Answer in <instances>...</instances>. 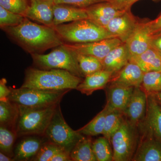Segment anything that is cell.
I'll return each mask as SVG.
<instances>
[{
    "label": "cell",
    "instance_id": "obj_43",
    "mask_svg": "<svg viewBox=\"0 0 161 161\" xmlns=\"http://www.w3.org/2000/svg\"><path fill=\"white\" fill-rule=\"evenodd\" d=\"M153 94H154L157 100L158 101V103H159L161 106V92Z\"/></svg>",
    "mask_w": 161,
    "mask_h": 161
},
{
    "label": "cell",
    "instance_id": "obj_11",
    "mask_svg": "<svg viewBox=\"0 0 161 161\" xmlns=\"http://www.w3.org/2000/svg\"><path fill=\"white\" fill-rule=\"evenodd\" d=\"M147 94L141 87H135L124 112V115L134 126L138 127L147 112Z\"/></svg>",
    "mask_w": 161,
    "mask_h": 161
},
{
    "label": "cell",
    "instance_id": "obj_37",
    "mask_svg": "<svg viewBox=\"0 0 161 161\" xmlns=\"http://www.w3.org/2000/svg\"><path fill=\"white\" fill-rule=\"evenodd\" d=\"M151 47L161 55V32L153 35Z\"/></svg>",
    "mask_w": 161,
    "mask_h": 161
},
{
    "label": "cell",
    "instance_id": "obj_28",
    "mask_svg": "<svg viewBox=\"0 0 161 161\" xmlns=\"http://www.w3.org/2000/svg\"><path fill=\"white\" fill-rule=\"evenodd\" d=\"M75 53L79 68L84 77L103 69L102 63L99 59L90 55Z\"/></svg>",
    "mask_w": 161,
    "mask_h": 161
},
{
    "label": "cell",
    "instance_id": "obj_3",
    "mask_svg": "<svg viewBox=\"0 0 161 161\" xmlns=\"http://www.w3.org/2000/svg\"><path fill=\"white\" fill-rule=\"evenodd\" d=\"M64 43H82L113 38L106 29L89 19L53 26Z\"/></svg>",
    "mask_w": 161,
    "mask_h": 161
},
{
    "label": "cell",
    "instance_id": "obj_7",
    "mask_svg": "<svg viewBox=\"0 0 161 161\" xmlns=\"http://www.w3.org/2000/svg\"><path fill=\"white\" fill-rule=\"evenodd\" d=\"M43 136L48 142L58 145L70 154L76 144L84 136L77 130H73L67 124L59 104Z\"/></svg>",
    "mask_w": 161,
    "mask_h": 161
},
{
    "label": "cell",
    "instance_id": "obj_31",
    "mask_svg": "<svg viewBox=\"0 0 161 161\" xmlns=\"http://www.w3.org/2000/svg\"><path fill=\"white\" fill-rule=\"evenodd\" d=\"M17 137L16 133L13 130L7 127H0V150L1 152L10 157L14 156L13 150L15 141Z\"/></svg>",
    "mask_w": 161,
    "mask_h": 161
},
{
    "label": "cell",
    "instance_id": "obj_39",
    "mask_svg": "<svg viewBox=\"0 0 161 161\" xmlns=\"http://www.w3.org/2000/svg\"><path fill=\"white\" fill-rule=\"evenodd\" d=\"M149 26L153 35L161 31V14L156 19L149 21Z\"/></svg>",
    "mask_w": 161,
    "mask_h": 161
},
{
    "label": "cell",
    "instance_id": "obj_38",
    "mask_svg": "<svg viewBox=\"0 0 161 161\" xmlns=\"http://www.w3.org/2000/svg\"><path fill=\"white\" fill-rule=\"evenodd\" d=\"M72 161L70 154L64 150H62L57 153L50 161Z\"/></svg>",
    "mask_w": 161,
    "mask_h": 161
},
{
    "label": "cell",
    "instance_id": "obj_21",
    "mask_svg": "<svg viewBox=\"0 0 161 161\" xmlns=\"http://www.w3.org/2000/svg\"><path fill=\"white\" fill-rule=\"evenodd\" d=\"M53 14L54 26L65 23L88 19L85 8L64 4H54Z\"/></svg>",
    "mask_w": 161,
    "mask_h": 161
},
{
    "label": "cell",
    "instance_id": "obj_41",
    "mask_svg": "<svg viewBox=\"0 0 161 161\" xmlns=\"http://www.w3.org/2000/svg\"><path fill=\"white\" fill-rule=\"evenodd\" d=\"M139 0H128L127 3L125 4L124 6V9H131V6H132L134 3H136L137 1ZM153 1H158L160 0H153Z\"/></svg>",
    "mask_w": 161,
    "mask_h": 161
},
{
    "label": "cell",
    "instance_id": "obj_10",
    "mask_svg": "<svg viewBox=\"0 0 161 161\" xmlns=\"http://www.w3.org/2000/svg\"><path fill=\"white\" fill-rule=\"evenodd\" d=\"M142 136L132 158L134 161H161V143L149 130L140 125Z\"/></svg>",
    "mask_w": 161,
    "mask_h": 161
},
{
    "label": "cell",
    "instance_id": "obj_36",
    "mask_svg": "<svg viewBox=\"0 0 161 161\" xmlns=\"http://www.w3.org/2000/svg\"><path fill=\"white\" fill-rule=\"evenodd\" d=\"M6 78H2L0 80V101H6L8 100L11 90L10 87L6 86Z\"/></svg>",
    "mask_w": 161,
    "mask_h": 161
},
{
    "label": "cell",
    "instance_id": "obj_15",
    "mask_svg": "<svg viewBox=\"0 0 161 161\" xmlns=\"http://www.w3.org/2000/svg\"><path fill=\"white\" fill-rule=\"evenodd\" d=\"M140 125L150 131L161 143V106L154 94H147L146 116Z\"/></svg>",
    "mask_w": 161,
    "mask_h": 161
},
{
    "label": "cell",
    "instance_id": "obj_4",
    "mask_svg": "<svg viewBox=\"0 0 161 161\" xmlns=\"http://www.w3.org/2000/svg\"><path fill=\"white\" fill-rule=\"evenodd\" d=\"M58 105L42 108L19 105V117L15 129L17 137L43 136Z\"/></svg>",
    "mask_w": 161,
    "mask_h": 161
},
{
    "label": "cell",
    "instance_id": "obj_22",
    "mask_svg": "<svg viewBox=\"0 0 161 161\" xmlns=\"http://www.w3.org/2000/svg\"><path fill=\"white\" fill-rule=\"evenodd\" d=\"M44 142L40 137L34 136L23 139L15 147L14 159L18 161L33 159Z\"/></svg>",
    "mask_w": 161,
    "mask_h": 161
},
{
    "label": "cell",
    "instance_id": "obj_14",
    "mask_svg": "<svg viewBox=\"0 0 161 161\" xmlns=\"http://www.w3.org/2000/svg\"><path fill=\"white\" fill-rule=\"evenodd\" d=\"M85 9L88 19L105 28L114 18L127 10L120 9L108 1L96 3Z\"/></svg>",
    "mask_w": 161,
    "mask_h": 161
},
{
    "label": "cell",
    "instance_id": "obj_20",
    "mask_svg": "<svg viewBox=\"0 0 161 161\" xmlns=\"http://www.w3.org/2000/svg\"><path fill=\"white\" fill-rule=\"evenodd\" d=\"M113 76L111 72L103 69L101 70L85 77L76 90L87 96L92 95L95 91L104 89Z\"/></svg>",
    "mask_w": 161,
    "mask_h": 161
},
{
    "label": "cell",
    "instance_id": "obj_16",
    "mask_svg": "<svg viewBox=\"0 0 161 161\" xmlns=\"http://www.w3.org/2000/svg\"><path fill=\"white\" fill-rule=\"evenodd\" d=\"M53 0H30L25 17L53 27Z\"/></svg>",
    "mask_w": 161,
    "mask_h": 161
},
{
    "label": "cell",
    "instance_id": "obj_19",
    "mask_svg": "<svg viewBox=\"0 0 161 161\" xmlns=\"http://www.w3.org/2000/svg\"><path fill=\"white\" fill-rule=\"evenodd\" d=\"M130 53L125 43L116 47L102 61L103 69L113 75L118 73L130 61Z\"/></svg>",
    "mask_w": 161,
    "mask_h": 161
},
{
    "label": "cell",
    "instance_id": "obj_13",
    "mask_svg": "<svg viewBox=\"0 0 161 161\" xmlns=\"http://www.w3.org/2000/svg\"><path fill=\"white\" fill-rule=\"evenodd\" d=\"M152 36L148 22H139L125 42L130 57L138 56L150 48Z\"/></svg>",
    "mask_w": 161,
    "mask_h": 161
},
{
    "label": "cell",
    "instance_id": "obj_24",
    "mask_svg": "<svg viewBox=\"0 0 161 161\" xmlns=\"http://www.w3.org/2000/svg\"><path fill=\"white\" fill-rule=\"evenodd\" d=\"M19 114V105L8 99L0 101V125L15 132Z\"/></svg>",
    "mask_w": 161,
    "mask_h": 161
},
{
    "label": "cell",
    "instance_id": "obj_40",
    "mask_svg": "<svg viewBox=\"0 0 161 161\" xmlns=\"http://www.w3.org/2000/svg\"><path fill=\"white\" fill-rule=\"evenodd\" d=\"M127 1L128 0H108V2L112 3L116 7L120 9H124V6Z\"/></svg>",
    "mask_w": 161,
    "mask_h": 161
},
{
    "label": "cell",
    "instance_id": "obj_29",
    "mask_svg": "<svg viewBox=\"0 0 161 161\" xmlns=\"http://www.w3.org/2000/svg\"><path fill=\"white\" fill-rule=\"evenodd\" d=\"M110 142L103 136L93 142L92 148L97 161H113V151Z\"/></svg>",
    "mask_w": 161,
    "mask_h": 161
},
{
    "label": "cell",
    "instance_id": "obj_30",
    "mask_svg": "<svg viewBox=\"0 0 161 161\" xmlns=\"http://www.w3.org/2000/svg\"><path fill=\"white\" fill-rule=\"evenodd\" d=\"M142 88L147 94L161 92V70L144 73Z\"/></svg>",
    "mask_w": 161,
    "mask_h": 161
},
{
    "label": "cell",
    "instance_id": "obj_1",
    "mask_svg": "<svg viewBox=\"0 0 161 161\" xmlns=\"http://www.w3.org/2000/svg\"><path fill=\"white\" fill-rule=\"evenodd\" d=\"M1 29L31 54H41L64 43L53 27L33 23L26 17L17 26Z\"/></svg>",
    "mask_w": 161,
    "mask_h": 161
},
{
    "label": "cell",
    "instance_id": "obj_12",
    "mask_svg": "<svg viewBox=\"0 0 161 161\" xmlns=\"http://www.w3.org/2000/svg\"><path fill=\"white\" fill-rule=\"evenodd\" d=\"M139 23L131 13L130 9H127L122 14L114 18L105 29L113 37L118 38L122 42L125 43Z\"/></svg>",
    "mask_w": 161,
    "mask_h": 161
},
{
    "label": "cell",
    "instance_id": "obj_35",
    "mask_svg": "<svg viewBox=\"0 0 161 161\" xmlns=\"http://www.w3.org/2000/svg\"><path fill=\"white\" fill-rule=\"evenodd\" d=\"M108 0H53L55 4H64L78 8H86L96 3Z\"/></svg>",
    "mask_w": 161,
    "mask_h": 161
},
{
    "label": "cell",
    "instance_id": "obj_44",
    "mask_svg": "<svg viewBox=\"0 0 161 161\" xmlns=\"http://www.w3.org/2000/svg\"><path fill=\"white\" fill-rule=\"evenodd\" d=\"M160 32H161V31L160 32H158V33H160Z\"/></svg>",
    "mask_w": 161,
    "mask_h": 161
},
{
    "label": "cell",
    "instance_id": "obj_6",
    "mask_svg": "<svg viewBox=\"0 0 161 161\" xmlns=\"http://www.w3.org/2000/svg\"><path fill=\"white\" fill-rule=\"evenodd\" d=\"M10 89L9 100L18 105L32 108H46L59 104L63 96L70 91H47L23 87Z\"/></svg>",
    "mask_w": 161,
    "mask_h": 161
},
{
    "label": "cell",
    "instance_id": "obj_9",
    "mask_svg": "<svg viewBox=\"0 0 161 161\" xmlns=\"http://www.w3.org/2000/svg\"><path fill=\"white\" fill-rule=\"evenodd\" d=\"M123 42L118 38L113 37L104 40L82 43H66L64 44L73 51L93 56L102 61L112 49Z\"/></svg>",
    "mask_w": 161,
    "mask_h": 161
},
{
    "label": "cell",
    "instance_id": "obj_42",
    "mask_svg": "<svg viewBox=\"0 0 161 161\" xmlns=\"http://www.w3.org/2000/svg\"><path fill=\"white\" fill-rule=\"evenodd\" d=\"M0 161H15L14 158H12L9 156L6 155L3 152L0 153Z\"/></svg>",
    "mask_w": 161,
    "mask_h": 161
},
{
    "label": "cell",
    "instance_id": "obj_27",
    "mask_svg": "<svg viewBox=\"0 0 161 161\" xmlns=\"http://www.w3.org/2000/svg\"><path fill=\"white\" fill-rule=\"evenodd\" d=\"M124 116L123 112L112 109L108 107L103 135L110 141L112 135L119 129L122 123Z\"/></svg>",
    "mask_w": 161,
    "mask_h": 161
},
{
    "label": "cell",
    "instance_id": "obj_2",
    "mask_svg": "<svg viewBox=\"0 0 161 161\" xmlns=\"http://www.w3.org/2000/svg\"><path fill=\"white\" fill-rule=\"evenodd\" d=\"M82 80L65 70L29 68L26 70L21 87L47 91L71 90L76 89Z\"/></svg>",
    "mask_w": 161,
    "mask_h": 161
},
{
    "label": "cell",
    "instance_id": "obj_32",
    "mask_svg": "<svg viewBox=\"0 0 161 161\" xmlns=\"http://www.w3.org/2000/svg\"><path fill=\"white\" fill-rule=\"evenodd\" d=\"M25 17L14 13L0 6V26L3 28L7 26H17L23 22Z\"/></svg>",
    "mask_w": 161,
    "mask_h": 161
},
{
    "label": "cell",
    "instance_id": "obj_23",
    "mask_svg": "<svg viewBox=\"0 0 161 161\" xmlns=\"http://www.w3.org/2000/svg\"><path fill=\"white\" fill-rule=\"evenodd\" d=\"M129 61L137 64L144 73L161 70V55L151 47L140 55L130 57Z\"/></svg>",
    "mask_w": 161,
    "mask_h": 161
},
{
    "label": "cell",
    "instance_id": "obj_34",
    "mask_svg": "<svg viewBox=\"0 0 161 161\" xmlns=\"http://www.w3.org/2000/svg\"><path fill=\"white\" fill-rule=\"evenodd\" d=\"M0 6L11 12L25 17L29 4L27 0H0Z\"/></svg>",
    "mask_w": 161,
    "mask_h": 161
},
{
    "label": "cell",
    "instance_id": "obj_33",
    "mask_svg": "<svg viewBox=\"0 0 161 161\" xmlns=\"http://www.w3.org/2000/svg\"><path fill=\"white\" fill-rule=\"evenodd\" d=\"M62 150H64L58 145L47 141L43 143L40 151L32 160L50 161L57 153Z\"/></svg>",
    "mask_w": 161,
    "mask_h": 161
},
{
    "label": "cell",
    "instance_id": "obj_5",
    "mask_svg": "<svg viewBox=\"0 0 161 161\" xmlns=\"http://www.w3.org/2000/svg\"><path fill=\"white\" fill-rule=\"evenodd\" d=\"M34 64L41 69L65 70L78 77H84L75 53L64 44L57 47L49 53L32 54Z\"/></svg>",
    "mask_w": 161,
    "mask_h": 161
},
{
    "label": "cell",
    "instance_id": "obj_18",
    "mask_svg": "<svg viewBox=\"0 0 161 161\" xmlns=\"http://www.w3.org/2000/svg\"><path fill=\"white\" fill-rule=\"evenodd\" d=\"M134 88L111 83L107 91V105L110 109L118 110L124 113Z\"/></svg>",
    "mask_w": 161,
    "mask_h": 161
},
{
    "label": "cell",
    "instance_id": "obj_25",
    "mask_svg": "<svg viewBox=\"0 0 161 161\" xmlns=\"http://www.w3.org/2000/svg\"><path fill=\"white\" fill-rule=\"evenodd\" d=\"M91 136H84L81 138L70 153L71 158L74 161H97L92 148Z\"/></svg>",
    "mask_w": 161,
    "mask_h": 161
},
{
    "label": "cell",
    "instance_id": "obj_8",
    "mask_svg": "<svg viewBox=\"0 0 161 161\" xmlns=\"http://www.w3.org/2000/svg\"><path fill=\"white\" fill-rule=\"evenodd\" d=\"M137 128L124 119L119 129L110 140L113 161H132L138 143Z\"/></svg>",
    "mask_w": 161,
    "mask_h": 161
},
{
    "label": "cell",
    "instance_id": "obj_17",
    "mask_svg": "<svg viewBox=\"0 0 161 161\" xmlns=\"http://www.w3.org/2000/svg\"><path fill=\"white\" fill-rule=\"evenodd\" d=\"M144 75V72L137 64L129 61L122 69L113 75L110 82L123 86L139 87Z\"/></svg>",
    "mask_w": 161,
    "mask_h": 161
},
{
    "label": "cell",
    "instance_id": "obj_26",
    "mask_svg": "<svg viewBox=\"0 0 161 161\" xmlns=\"http://www.w3.org/2000/svg\"><path fill=\"white\" fill-rule=\"evenodd\" d=\"M108 111V107L106 104L95 118L85 126L77 131L80 134L86 136H96L103 134Z\"/></svg>",
    "mask_w": 161,
    "mask_h": 161
}]
</instances>
